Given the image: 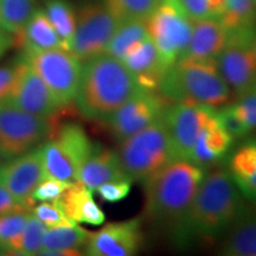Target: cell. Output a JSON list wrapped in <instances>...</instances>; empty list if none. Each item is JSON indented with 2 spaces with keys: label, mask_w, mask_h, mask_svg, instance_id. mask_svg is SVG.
Masks as SVG:
<instances>
[{
  "label": "cell",
  "mask_w": 256,
  "mask_h": 256,
  "mask_svg": "<svg viewBox=\"0 0 256 256\" xmlns=\"http://www.w3.org/2000/svg\"><path fill=\"white\" fill-rule=\"evenodd\" d=\"M95 147L82 126L64 124L57 130L55 138L40 146L46 176L69 183L78 182L80 170Z\"/></svg>",
  "instance_id": "6"
},
{
  "label": "cell",
  "mask_w": 256,
  "mask_h": 256,
  "mask_svg": "<svg viewBox=\"0 0 256 256\" xmlns=\"http://www.w3.org/2000/svg\"><path fill=\"white\" fill-rule=\"evenodd\" d=\"M23 60L40 75L62 107L75 100L81 80L82 62L72 51L51 49L24 54Z\"/></svg>",
  "instance_id": "10"
},
{
  "label": "cell",
  "mask_w": 256,
  "mask_h": 256,
  "mask_svg": "<svg viewBox=\"0 0 256 256\" xmlns=\"http://www.w3.org/2000/svg\"><path fill=\"white\" fill-rule=\"evenodd\" d=\"M140 89L136 78L120 60L102 54L82 66L74 101L83 116L106 120Z\"/></svg>",
  "instance_id": "3"
},
{
  "label": "cell",
  "mask_w": 256,
  "mask_h": 256,
  "mask_svg": "<svg viewBox=\"0 0 256 256\" xmlns=\"http://www.w3.org/2000/svg\"><path fill=\"white\" fill-rule=\"evenodd\" d=\"M192 25L194 22L182 8L179 0H162L146 19L148 36L168 68L177 62L186 49Z\"/></svg>",
  "instance_id": "9"
},
{
  "label": "cell",
  "mask_w": 256,
  "mask_h": 256,
  "mask_svg": "<svg viewBox=\"0 0 256 256\" xmlns=\"http://www.w3.org/2000/svg\"><path fill=\"white\" fill-rule=\"evenodd\" d=\"M18 68L14 66H0V104L8 102L10 96L14 92L17 82Z\"/></svg>",
  "instance_id": "39"
},
{
  "label": "cell",
  "mask_w": 256,
  "mask_h": 256,
  "mask_svg": "<svg viewBox=\"0 0 256 256\" xmlns=\"http://www.w3.org/2000/svg\"><path fill=\"white\" fill-rule=\"evenodd\" d=\"M204 176L206 168L177 159L144 182L146 215L168 229L174 241Z\"/></svg>",
  "instance_id": "2"
},
{
  "label": "cell",
  "mask_w": 256,
  "mask_h": 256,
  "mask_svg": "<svg viewBox=\"0 0 256 256\" xmlns=\"http://www.w3.org/2000/svg\"><path fill=\"white\" fill-rule=\"evenodd\" d=\"M232 142L234 138L222 127L216 115L202 130L192 148L188 162L203 166V168L215 164L228 154Z\"/></svg>",
  "instance_id": "21"
},
{
  "label": "cell",
  "mask_w": 256,
  "mask_h": 256,
  "mask_svg": "<svg viewBox=\"0 0 256 256\" xmlns=\"http://www.w3.org/2000/svg\"><path fill=\"white\" fill-rule=\"evenodd\" d=\"M37 0H0V28L17 34L36 10Z\"/></svg>",
  "instance_id": "28"
},
{
  "label": "cell",
  "mask_w": 256,
  "mask_h": 256,
  "mask_svg": "<svg viewBox=\"0 0 256 256\" xmlns=\"http://www.w3.org/2000/svg\"><path fill=\"white\" fill-rule=\"evenodd\" d=\"M247 210L228 170H214L202 179L176 242L184 246L197 238H220Z\"/></svg>",
  "instance_id": "1"
},
{
  "label": "cell",
  "mask_w": 256,
  "mask_h": 256,
  "mask_svg": "<svg viewBox=\"0 0 256 256\" xmlns=\"http://www.w3.org/2000/svg\"><path fill=\"white\" fill-rule=\"evenodd\" d=\"M192 34L188 44L179 60H217L226 42L229 32L217 18L192 20Z\"/></svg>",
  "instance_id": "18"
},
{
  "label": "cell",
  "mask_w": 256,
  "mask_h": 256,
  "mask_svg": "<svg viewBox=\"0 0 256 256\" xmlns=\"http://www.w3.org/2000/svg\"><path fill=\"white\" fill-rule=\"evenodd\" d=\"M255 46H256V37H255Z\"/></svg>",
  "instance_id": "45"
},
{
  "label": "cell",
  "mask_w": 256,
  "mask_h": 256,
  "mask_svg": "<svg viewBox=\"0 0 256 256\" xmlns=\"http://www.w3.org/2000/svg\"><path fill=\"white\" fill-rule=\"evenodd\" d=\"M214 107L194 104L168 106L162 120L168 130L174 158L188 160L203 128L216 116Z\"/></svg>",
  "instance_id": "12"
},
{
  "label": "cell",
  "mask_w": 256,
  "mask_h": 256,
  "mask_svg": "<svg viewBox=\"0 0 256 256\" xmlns=\"http://www.w3.org/2000/svg\"><path fill=\"white\" fill-rule=\"evenodd\" d=\"M140 218L114 222L95 232H89L86 254L89 256H133L142 244Z\"/></svg>",
  "instance_id": "14"
},
{
  "label": "cell",
  "mask_w": 256,
  "mask_h": 256,
  "mask_svg": "<svg viewBox=\"0 0 256 256\" xmlns=\"http://www.w3.org/2000/svg\"><path fill=\"white\" fill-rule=\"evenodd\" d=\"M46 17L62 40L66 50L70 51L76 30V14L66 0H46Z\"/></svg>",
  "instance_id": "26"
},
{
  "label": "cell",
  "mask_w": 256,
  "mask_h": 256,
  "mask_svg": "<svg viewBox=\"0 0 256 256\" xmlns=\"http://www.w3.org/2000/svg\"><path fill=\"white\" fill-rule=\"evenodd\" d=\"M220 252L226 256H256V214L246 211L232 224Z\"/></svg>",
  "instance_id": "24"
},
{
  "label": "cell",
  "mask_w": 256,
  "mask_h": 256,
  "mask_svg": "<svg viewBox=\"0 0 256 256\" xmlns=\"http://www.w3.org/2000/svg\"><path fill=\"white\" fill-rule=\"evenodd\" d=\"M12 42H14V40L10 37L8 32H6L0 28V57L4 55L6 50L11 46Z\"/></svg>",
  "instance_id": "41"
},
{
  "label": "cell",
  "mask_w": 256,
  "mask_h": 256,
  "mask_svg": "<svg viewBox=\"0 0 256 256\" xmlns=\"http://www.w3.org/2000/svg\"><path fill=\"white\" fill-rule=\"evenodd\" d=\"M0 255H8V250H6V248L2 247V244H0Z\"/></svg>",
  "instance_id": "43"
},
{
  "label": "cell",
  "mask_w": 256,
  "mask_h": 256,
  "mask_svg": "<svg viewBox=\"0 0 256 256\" xmlns=\"http://www.w3.org/2000/svg\"><path fill=\"white\" fill-rule=\"evenodd\" d=\"M234 106L242 115L243 120L248 124L249 130H252L256 128V92L249 94L244 98H238Z\"/></svg>",
  "instance_id": "40"
},
{
  "label": "cell",
  "mask_w": 256,
  "mask_h": 256,
  "mask_svg": "<svg viewBox=\"0 0 256 256\" xmlns=\"http://www.w3.org/2000/svg\"><path fill=\"white\" fill-rule=\"evenodd\" d=\"M217 120L222 124L224 130L232 136L234 139L236 138H243L248 136L252 132L249 130L248 124L243 120L242 115L236 110L235 106L229 104L226 107H223L222 110H217Z\"/></svg>",
  "instance_id": "35"
},
{
  "label": "cell",
  "mask_w": 256,
  "mask_h": 256,
  "mask_svg": "<svg viewBox=\"0 0 256 256\" xmlns=\"http://www.w3.org/2000/svg\"><path fill=\"white\" fill-rule=\"evenodd\" d=\"M121 168L133 182H145L176 160L162 118L133 136L121 140Z\"/></svg>",
  "instance_id": "5"
},
{
  "label": "cell",
  "mask_w": 256,
  "mask_h": 256,
  "mask_svg": "<svg viewBox=\"0 0 256 256\" xmlns=\"http://www.w3.org/2000/svg\"><path fill=\"white\" fill-rule=\"evenodd\" d=\"M51 118L0 104V153L10 160L40 146L52 132Z\"/></svg>",
  "instance_id": "7"
},
{
  "label": "cell",
  "mask_w": 256,
  "mask_h": 256,
  "mask_svg": "<svg viewBox=\"0 0 256 256\" xmlns=\"http://www.w3.org/2000/svg\"><path fill=\"white\" fill-rule=\"evenodd\" d=\"M46 229V226L31 214L23 232L10 242L8 255H38L43 248V238Z\"/></svg>",
  "instance_id": "29"
},
{
  "label": "cell",
  "mask_w": 256,
  "mask_h": 256,
  "mask_svg": "<svg viewBox=\"0 0 256 256\" xmlns=\"http://www.w3.org/2000/svg\"><path fill=\"white\" fill-rule=\"evenodd\" d=\"M166 108L168 100L158 90L140 89L104 121L121 142L162 119Z\"/></svg>",
  "instance_id": "13"
},
{
  "label": "cell",
  "mask_w": 256,
  "mask_h": 256,
  "mask_svg": "<svg viewBox=\"0 0 256 256\" xmlns=\"http://www.w3.org/2000/svg\"><path fill=\"white\" fill-rule=\"evenodd\" d=\"M162 0H104V5L119 22L146 20Z\"/></svg>",
  "instance_id": "31"
},
{
  "label": "cell",
  "mask_w": 256,
  "mask_h": 256,
  "mask_svg": "<svg viewBox=\"0 0 256 256\" xmlns=\"http://www.w3.org/2000/svg\"><path fill=\"white\" fill-rule=\"evenodd\" d=\"M121 62L132 72L139 87L145 90H156L168 69L150 36L130 48Z\"/></svg>",
  "instance_id": "17"
},
{
  "label": "cell",
  "mask_w": 256,
  "mask_h": 256,
  "mask_svg": "<svg viewBox=\"0 0 256 256\" xmlns=\"http://www.w3.org/2000/svg\"><path fill=\"white\" fill-rule=\"evenodd\" d=\"M30 216V211L0 215V244L6 248L8 252L10 242L23 232Z\"/></svg>",
  "instance_id": "34"
},
{
  "label": "cell",
  "mask_w": 256,
  "mask_h": 256,
  "mask_svg": "<svg viewBox=\"0 0 256 256\" xmlns=\"http://www.w3.org/2000/svg\"><path fill=\"white\" fill-rule=\"evenodd\" d=\"M148 37L146 20L120 22L106 48L104 54L122 60L127 51Z\"/></svg>",
  "instance_id": "25"
},
{
  "label": "cell",
  "mask_w": 256,
  "mask_h": 256,
  "mask_svg": "<svg viewBox=\"0 0 256 256\" xmlns=\"http://www.w3.org/2000/svg\"><path fill=\"white\" fill-rule=\"evenodd\" d=\"M255 37V28L230 31L226 48L217 58L223 78L238 98L256 92Z\"/></svg>",
  "instance_id": "8"
},
{
  "label": "cell",
  "mask_w": 256,
  "mask_h": 256,
  "mask_svg": "<svg viewBox=\"0 0 256 256\" xmlns=\"http://www.w3.org/2000/svg\"><path fill=\"white\" fill-rule=\"evenodd\" d=\"M124 178L128 177L121 168L118 153L96 146L80 170L78 182L94 191L102 184Z\"/></svg>",
  "instance_id": "19"
},
{
  "label": "cell",
  "mask_w": 256,
  "mask_h": 256,
  "mask_svg": "<svg viewBox=\"0 0 256 256\" xmlns=\"http://www.w3.org/2000/svg\"><path fill=\"white\" fill-rule=\"evenodd\" d=\"M40 255H46V256H78V255H82V252H80L78 249H72V250L42 252Z\"/></svg>",
  "instance_id": "42"
},
{
  "label": "cell",
  "mask_w": 256,
  "mask_h": 256,
  "mask_svg": "<svg viewBox=\"0 0 256 256\" xmlns=\"http://www.w3.org/2000/svg\"><path fill=\"white\" fill-rule=\"evenodd\" d=\"M133 180L130 178L119 179V180H113L104 183L96 188L98 196L102 198V200L107 203H118L130 194V188H132Z\"/></svg>",
  "instance_id": "37"
},
{
  "label": "cell",
  "mask_w": 256,
  "mask_h": 256,
  "mask_svg": "<svg viewBox=\"0 0 256 256\" xmlns=\"http://www.w3.org/2000/svg\"><path fill=\"white\" fill-rule=\"evenodd\" d=\"M89 232L78 224L48 228L43 238V248L40 252L48 250H72L86 246ZM38 254V255H40Z\"/></svg>",
  "instance_id": "27"
},
{
  "label": "cell",
  "mask_w": 256,
  "mask_h": 256,
  "mask_svg": "<svg viewBox=\"0 0 256 256\" xmlns=\"http://www.w3.org/2000/svg\"><path fill=\"white\" fill-rule=\"evenodd\" d=\"M34 206L32 202H25L18 200L0 184V215H8L14 212H24L30 211Z\"/></svg>",
  "instance_id": "38"
},
{
  "label": "cell",
  "mask_w": 256,
  "mask_h": 256,
  "mask_svg": "<svg viewBox=\"0 0 256 256\" xmlns=\"http://www.w3.org/2000/svg\"><path fill=\"white\" fill-rule=\"evenodd\" d=\"M156 90L168 101L214 108L223 106L232 95L217 60H178L166 70Z\"/></svg>",
  "instance_id": "4"
},
{
  "label": "cell",
  "mask_w": 256,
  "mask_h": 256,
  "mask_svg": "<svg viewBox=\"0 0 256 256\" xmlns=\"http://www.w3.org/2000/svg\"><path fill=\"white\" fill-rule=\"evenodd\" d=\"M56 202L75 223L90 226H102L104 223V212L94 200L92 191L80 182H74Z\"/></svg>",
  "instance_id": "20"
},
{
  "label": "cell",
  "mask_w": 256,
  "mask_h": 256,
  "mask_svg": "<svg viewBox=\"0 0 256 256\" xmlns=\"http://www.w3.org/2000/svg\"><path fill=\"white\" fill-rule=\"evenodd\" d=\"M17 68L18 76L14 92L5 104L31 114L54 116L62 106L56 101L43 80L23 60L17 63Z\"/></svg>",
  "instance_id": "15"
},
{
  "label": "cell",
  "mask_w": 256,
  "mask_h": 256,
  "mask_svg": "<svg viewBox=\"0 0 256 256\" xmlns=\"http://www.w3.org/2000/svg\"><path fill=\"white\" fill-rule=\"evenodd\" d=\"M72 184L69 182L46 177L32 192L31 198L34 202H54L58 200Z\"/></svg>",
  "instance_id": "36"
},
{
  "label": "cell",
  "mask_w": 256,
  "mask_h": 256,
  "mask_svg": "<svg viewBox=\"0 0 256 256\" xmlns=\"http://www.w3.org/2000/svg\"><path fill=\"white\" fill-rule=\"evenodd\" d=\"M32 214L40 220L46 228H55L60 226L75 224L74 220L66 215L62 208L56 200L42 202L34 208H32Z\"/></svg>",
  "instance_id": "33"
},
{
  "label": "cell",
  "mask_w": 256,
  "mask_h": 256,
  "mask_svg": "<svg viewBox=\"0 0 256 256\" xmlns=\"http://www.w3.org/2000/svg\"><path fill=\"white\" fill-rule=\"evenodd\" d=\"M218 19L228 32L255 28L256 0H224V11Z\"/></svg>",
  "instance_id": "30"
},
{
  "label": "cell",
  "mask_w": 256,
  "mask_h": 256,
  "mask_svg": "<svg viewBox=\"0 0 256 256\" xmlns=\"http://www.w3.org/2000/svg\"><path fill=\"white\" fill-rule=\"evenodd\" d=\"M228 172L242 196L256 203V138L246 140L232 153Z\"/></svg>",
  "instance_id": "23"
},
{
  "label": "cell",
  "mask_w": 256,
  "mask_h": 256,
  "mask_svg": "<svg viewBox=\"0 0 256 256\" xmlns=\"http://www.w3.org/2000/svg\"><path fill=\"white\" fill-rule=\"evenodd\" d=\"M46 177L40 147L0 165V184L18 200L25 202L34 203L32 192Z\"/></svg>",
  "instance_id": "16"
},
{
  "label": "cell",
  "mask_w": 256,
  "mask_h": 256,
  "mask_svg": "<svg viewBox=\"0 0 256 256\" xmlns=\"http://www.w3.org/2000/svg\"><path fill=\"white\" fill-rule=\"evenodd\" d=\"M76 30L70 51L81 62L104 54L120 22L104 4L89 2L76 14Z\"/></svg>",
  "instance_id": "11"
},
{
  "label": "cell",
  "mask_w": 256,
  "mask_h": 256,
  "mask_svg": "<svg viewBox=\"0 0 256 256\" xmlns=\"http://www.w3.org/2000/svg\"><path fill=\"white\" fill-rule=\"evenodd\" d=\"M179 4L191 20L218 19L224 11V0H179Z\"/></svg>",
  "instance_id": "32"
},
{
  "label": "cell",
  "mask_w": 256,
  "mask_h": 256,
  "mask_svg": "<svg viewBox=\"0 0 256 256\" xmlns=\"http://www.w3.org/2000/svg\"><path fill=\"white\" fill-rule=\"evenodd\" d=\"M2 153H0V162H2Z\"/></svg>",
  "instance_id": "44"
},
{
  "label": "cell",
  "mask_w": 256,
  "mask_h": 256,
  "mask_svg": "<svg viewBox=\"0 0 256 256\" xmlns=\"http://www.w3.org/2000/svg\"><path fill=\"white\" fill-rule=\"evenodd\" d=\"M16 36L18 44L24 49V54H34L51 49L66 50L62 40L50 23L44 10L40 8L34 10L23 30Z\"/></svg>",
  "instance_id": "22"
}]
</instances>
